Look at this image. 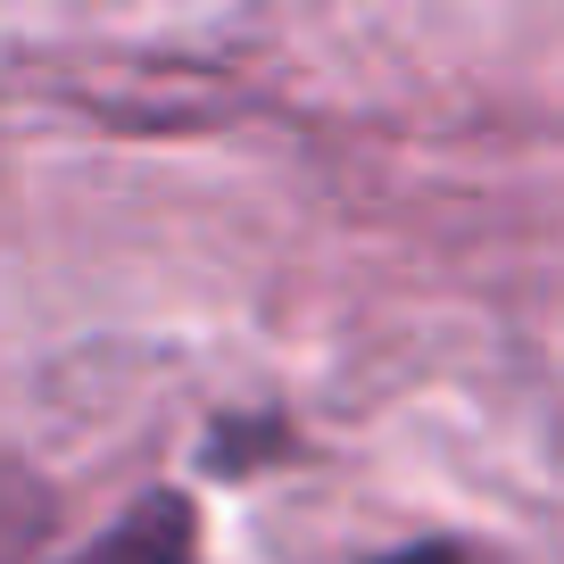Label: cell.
<instances>
[{
    "mask_svg": "<svg viewBox=\"0 0 564 564\" xmlns=\"http://www.w3.org/2000/svg\"><path fill=\"white\" fill-rule=\"evenodd\" d=\"M67 564H199V514L183 490H150Z\"/></svg>",
    "mask_w": 564,
    "mask_h": 564,
    "instance_id": "obj_1",
    "label": "cell"
},
{
    "mask_svg": "<svg viewBox=\"0 0 564 564\" xmlns=\"http://www.w3.org/2000/svg\"><path fill=\"white\" fill-rule=\"evenodd\" d=\"M373 564H474V556L448 547V540H415V547H390V556H373Z\"/></svg>",
    "mask_w": 564,
    "mask_h": 564,
    "instance_id": "obj_2",
    "label": "cell"
}]
</instances>
